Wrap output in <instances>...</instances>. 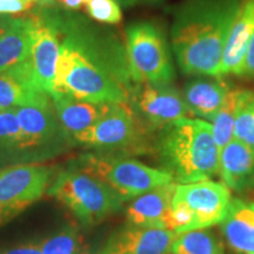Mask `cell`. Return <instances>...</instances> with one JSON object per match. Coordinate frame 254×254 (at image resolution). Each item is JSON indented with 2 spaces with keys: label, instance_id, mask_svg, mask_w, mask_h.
<instances>
[{
  "label": "cell",
  "instance_id": "1",
  "mask_svg": "<svg viewBox=\"0 0 254 254\" xmlns=\"http://www.w3.org/2000/svg\"><path fill=\"white\" fill-rule=\"evenodd\" d=\"M51 8L60 39L55 93L90 103L128 104L135 84L125 40L109 25Z\"/></svg>",
  "mask_w": 254,
  "mask_h": 254
},
{
  "label": "cell",
  "instance_id": "2",
  "mask_svg": "<svg viewBox=\"0 0 254 254\" xmlns=\"http://www.w3.org/2000/svg\"><path fill=\"white\" fill-rule=\"evenodd\" d=\"M245 0H184L171 25V49L184 74L219 77L231 28Z\"/></svg>",
  "mask_w": 254,
  "mask_h": 254
},
{
  "label": "cell",
  "instance_id": "3",
  "mask_svg": "<svg viewBox=\"0 0 254 254\" xmlns=\"http://www.w3.org/2000/svg\"><path fill=\"white\" fill-rule=\"evenodd\" d=\"M158 153L163 170L179 184L211 180L219 173L220 151L206 120L183 118L164 127Z\"/></svg>",
  "mask_w": 254,
  "mask_h": 254
},
{
  "label": "cell",
  "instance_id": "4",
  "mask_svg": "<svg viewBox=\"0 0 254 254\" xmlns=\"http://www.w3.org/2000/svg\"><path fill=\"white\" fill-rule=\"evenodd\" d=\"M47 194L67 207L84 225H97L117 213L125 201L100 179L78 168L57 174Z\"/></svg>",
  "mask_w": 254,
  "mask_h": 254
},
{
  "label": "cell",
  "instance_id": "5",
  "mask_svg": "<svg viewBox=\"0 0 254 254\" xmlns=\"http://www.w3.org/2000/svg\"><path fill=\"white\" fill-rule=\"evenodd\" d=\"M125 47L134 84H172L176 78L171 46L164 28L153 20H138L125 31Z\"/></svg>",
  "mask_w": 254,
  "mask_h": 254
},
{
  "label": "cell",
  "instance_id": "6",
  "mask_svg": "<svg viewBox=\"0 0 254 254\" xmlns=\"http://www.w3.org/2000/svg\"><path fill=\"white\" fill-rule=\"evenodd\" d=\"M231 200V190L224 183L178 184L172 199L173 232L182 234L220 224Z\"/></svg>",
  "mask_w": 254,
  "mask_h": 254
},
{
  "label": "cell",
  "instance_id": "7",
  "mask_svg": "<svg viewBox=\"0 0 254 254\" xmlns=\"http://www.w3.org/2000/svg\"><path fill=\"white\" fill-rule=\"evenodd\" d=\"M77 163L75 168L107 184L124 200L134 199L155 187L177 183L167 171L147 166L134 159L86 153Z\"/></svg>",
  "mask_w": 254,
  "mask_h": 254
},
{
  "label": "cell",
  "instance_id": "8",
  "mask_svg": "<svg viewBox=\"0 0 254 254\" xmlns=\"http://www.w3.org/2000/svg\"><path fill=\"white\" fill-rule=\"evenodd\" d=\"M19 135L8 159L40 160L66 150L73 142L57 117L52 99L45 105L15 109Z\"/></svg>",
  "mask_w": 254,
  "mask_h": 254
},
{
  "label": "cell",
  "instance_id": "9",
  "mask_svg": "<svg viewBox=\"0 0 254 254\" xmlns=\"http://www.w3.org/2000/svg\"><path fill=\"white\" fill-rule=\"evenodd\" d=\"M57 174L55 167L17 164L0 171V226L43 198Z\"/></svg>",
  "mask_w": 254,
  "mask_h": 254
},
{
  "label": "cell",
  "instance_id": "10",
  "mask_svg": "<svg viewBox=\"0 0 254 254\" xmlns=\"http://www.w3.org/2000/svg\"><path fill=\"white\" fill-rule=\"evenodd\" d=\"M146 131L129 104H113L93 126L73 135L72 140L100 151L138 150L144 147Z\"/></svg>",
  "mask_w": 254,
  "mask_h": 254
},
{
  "label": "cell",
  "instance_id": "11",
  "mask_svg": "<svg viewBox=\"0 0 254 254\" xmlns=\"http://www.w3.org/2000/svg\"><path fill=\"white\" fill-rule=\"evenodd\" d=\"M128 104L147 129H163L190 116L183 93L173 86V82L136 84L129 93Z\"/></svg>",
  "mask_w": 254,
  "mask_h": 254
},
{
  "label": "cell",
  "instance_id": "12",
  "mask_svg": "<svg viewBox=\"0 0 254 254\" xmlns=\"http://www.w3.org/2000/svg\"><path fill=\"white\" fill-rule=\"evenodd\" d=\"M33 33L28 63L36 86L49 94L55 93L57 65L59 58V32L52 15L51 5H41L32 14Z\"/></svg>",
  "mask_w": 254,
  "mask_h": 254
},
{
  "label": "cell",
  "instance_id": "13",
  "mask_svg": "<svg viewBox=\"0 0 254 254\" xmlns=\"http://www.w3.org/2000/svg\"><path fill=\"white\" fill-rule=\"evenodd\" d=\"M176 237L171 230L128 224L110 237L99 254H170Z\"/></svg>",
  "mask_w": 254,
  "mask_h": 254
},
{
  "label": "cell",
  "instance_id": "14",
  "mask_svg": "<svg viewBox=\"0 0 254 254\" xmlns=\"http://www.w3.org/2000/svg\"><path fill=\"white\" fill-rule=\"evenodd\" d=\"M177 185L166 184L132 199L126 211L128 224L173 231L172 199Z\"/></svg>",
  "mask_w": 254,
  "mask_h": 254
},
{
  "label": "cell",
  "instance_id": "15",
  "mask_svg": "<svg viewBox=\"0 0 254 254\" xmlns=\"http://www.w3.org/2000/svg\"><path fill=\"white\" fill-rule=\"evenodd\" d=\"M32 33V15L0 14V72L27 62Z\"/></svg>",
  "mask_w": 254,
  "mask_h": 254
},
{
  "label": "cell",
  "instance_id": "16",
  "mask_svg": "<svg viewBox=\"0 0 254 254\" xmlns=\"http://www.w3.org/2000/svg\"><path fill=\"white\" fill-rule=\"evenodd\" d=\"M50 101V95L34 84L28 60L0 72V111L45 105Z\"/></svg>",
  "mask_w": 254,
  "mask_h": 254
},
{
  "label": "cell",
  "instance_id": "17",
  "mask_svg": "<svg viewBox=\"0 0 254 254\" xmlns=\"http://www.w3.org/2000/svg\"><path fill=\"white\" fill-rule=\"evenodd\" d=\"M254 34V0H245L238 13L222 53L219 77H241L250 41Z\"/></svg>",
  "mask_w": 254,
  "mask_h": 254
},
{
  "label": "cell",
  "instance_id": "18",
  "mask_svg": "<svg viewBox=\"0 0 254 254\" xmlns=\"http://www.w3.org/2000/svg\"><path fill=\"white\" fill-rule=\"evenodd\" d=\"M231 88L222 77L198 75L185 82L182 93L190 116L212 123Z\"/></svg>",
  "mask_w": 254,
  "mask_h": 254
},
{
  "label": "cell",
  "instance_id": "19",
  "mask_svg": "<svg viewBox=\"0 0 254 254\" xmlns=\"http://www.w3.org/2000/svg\"><path fill=\"white\" fill-rule=\"evenodd\" d=\"M228 246L240 254H254V202L232 199L220 224Z\"/></svg>",
  "mask_w": 254,
  "mask_h": 254
},
{
  "label": "cell",
  "instance_id": "20",
  "mask_svg": "<svg viewBox=\"0 0 254 254\" xmlns=\"http://www.w3.org/2000/svg\"><path fill=\"white\" fill-rule=\"evenodd\" d=\"M51 99L60 124L71 138L93 126L113 105L79 100L64 93L52 94Z\"/></svg>",
  "mask_w": 254,
  "mask_h": 254
},
{
  "label": "cell",
  "instance_id": "21",
  "mask_svg": "<svg viewBox=\"0 0 254 254\" xmlns=\"http://www.w3.org/2000/svg\"><path fill=\"white\" fill-rule=\"evenodd\" d=\"M218 174L230 190H241L254 183V148L232 139L220 151Z\"/></svg>",
  "mask_w": 254,
  "mask_h": 254
},
{
  "label": "cell",
  "instance_id": "22",
  "mask_svg": "<svg viewBox=\"0 0 254 254\" xmlns=\"http://www.w3.org/2000/svg\"><path fill=\"white\" fill-rule=\"evenodd\" d=\"M252 93V90L239 87L231 88L227 92L220 110L212 122L214 140L217 142L219 151H221L233 139L234 125L238 116Z\"/></svg>",
  "mask_w": 254,
  "mask_h": 254
},
{
  "label": "cell",
  "instance_id": "23",
  "mask_svg": "<svg viewBox=\"0 0 254 254\" xmlns=\"http://www.w3.org/2000/svg\"><path fill=\"white\" fill-rule=\"evenodd\" d=\"M171 254H224V244L214 232L204 230L177 234Z\"/></svg>",
  "mask_w": 254,
  "mask_h": 254
},
{
  "label": "cell",
  "instance_id": "24",
  "mask_svg": "<svg viewBox=\"0 0 254 254\" xmlns=\"http://www.w3.org/2000/svg\"><path fill=\"white\" fill-rule=\"evenodd\" d=\"M37 246L43 254H80L81 245L77 231L66 228Z\"/></svg>",
  "mask_w": 254,
  "mask_h": 254
},
{
  "label": "cell",
  "instance_id": "25",
  "mask_svg": "<svg viewBox=\"0 0 254 254\" xmlns=\"http://www.w3.org/2000/svg\"><path fill=\"white\" fill-rule=\"evenodd\" d=\"M85 11L92 20L104 25H117L122 21V6L117 0H90Z\"/></svg>",
  "mask_w": 254,
  "mask_h": 254
},
{
  "label": "cell",
  "instance_id": "26",
  "mask_svg": "<svg viewBox=\"0 0 254 254\" xmlns=\"http://www.w3.org/2000/svg\"><path fill=\"white\" fill-rule=\"evenodd\" d=\"M15 109L0 111V158H7L19 135Z\"/></svg>",
  "mask_w": 254,
  "mask_h": 254
},
{
  "label": "cell",
  "instance_id": "27",
  "mask_svg": "<svg viewBox=\"0 0 254 254\" xmlns=\"http://www.w3.org/2000/svg\"><path fill=\"white\" fill-rule=\"evenodd\" d=\"M233 138L254 148V91L240 110L234 125Z\"/></svg>",
  "mask_w": 254,
  "mask_h": 254
},
{
  "label": "cell",
  "instance_id": "28",
  "mask_svg": "<svg viewBox=\"0 0 254 254\" xmlns=\"http://www.w3.org/2000/svg\"><path fill=\"white\" fill-rule=\"evenodd\" d=\"M34 5L27 0H0V14H21Z\"/></svg>",
  "mask_w": 254,
  "mask_h": 254
},
{
  "label": "cell",
  "instance_id": "29",
  "mask_svg": "<svg viewBox=\"0 0 254 254\" xmlns=\"http://www.w3.org/2000/svg\"><path fill=\"white\" fill-rule=\"evenodd\" d=\"M241 78L254 79V34L250 41L249 49H247Z\"/></svg>",
  "mask_w": 254,
  "mask_h": 254
},
{
  "label": "cell",
  "instance_id": "30",
  "mask_svg": "<svg viewBox=\"0 0 254 254\" xmlns=\"http://www.w3.org/2000/svg\"><path fill=\"white\" fill-rule=\"evenodd\" d=\"M90 0H51V2H55L58 5L59 8L65 11L75 12L85 6Z\"/></svg>",
  "mask_w": 254,
  "mask_h": 254
},
{
  "label": "cell",
  "instance_id": "31",
  "mask_svg": "<svg viewBox=\"0 0 254 254\" xmlns=\"http://www.w3.org/2000/svg\"><path fill=\"white\" fill-rule=\"evenodd\" d=\"M4 254H43L39 247L37 245L34 246H25V247H18V249L9 250Z\"/></svg>",
  "mask_w": 254,
  "mask_h": 254
},
{
  "label": "cell",
  "instance_id": "32",
  "mask_svg": "<svg viewBox=\"0 0 254 254\" xmlns=\"http://www.w3.org/2000/svg\"><path fill=\"white\" fill-rule=\"evenodd\" d=\"M122 7H133L141 4H151V2L160 1V0H117Z\"/></svg>",
  "mask_w": 254,
  "mask_h": 254
},
{
  "label": "cell",
  "instance_id": "33",
  "mask_svg": "<svg viewBox=\"0 0 254 254\" xmlns=\"http://www.w3.org/2000/svg\"><path fill=\"white\" fill-rule=\"evenodd\" d=\"M27 1H32V2H34V4L40 2L41 5H50L51 4V0H27Z\"/></svg>",
  "mask_w": 254,
  "mask_h": 254
}]
</instances>
